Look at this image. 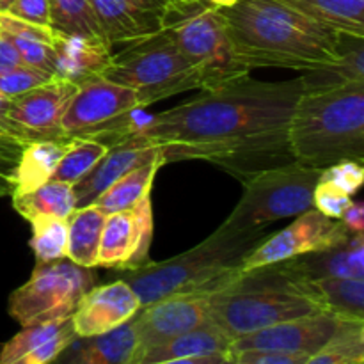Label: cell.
I'll return each mask as SVG.
<instances>
[{
    "mask_svg": "<svg viewBox=\"0 0 364 364\" xmlns=\"http://www.w3.org/2000/svg\"><path fill=\"white\" fill-rule=\"evenodd\" d=\"M75 338H77V334H75L73 326H71L70 322L59 334H55L52 340L45 341V343L39 345V347L25 352L20 358L13 359V361L6 364H52L57 358H59L60 352H63Z\"/></svg>",
    "mask_w": 364,
    "mask_h": 364,
    "instance_id": "74e56055",
    "label": "cell"
},
{
    "mask_svg": "<svg viewBox=\"0 0 364 364\" xmlns=\"http://www.w3.org/2000/svg\"><path fill=\"white\" fill-rule=\"evenodd\" d=\"M231 52L245 71H309L338 63L347 36L276 0H237L223 7Z\"/></svg>",
    "mask_w": 364,
    "mask_h": 364,
    "instance_id": "7a4b0ae2",
    "label": "cell"
},
{
    "mask_svg": "<svg viewBox=\"0 0 364 364\" xmlns=\"http://www.w3.org/2000/svg\"><path fill=\"white\" fill-rule=\"evenodd\" d=\"M100 78L134 89L142 109L180 92L205 89L198 68L166 32L128 43L119 53H112Z\"/></svg>",
    "mask_w": 364,
    "mask_h": 364,
    "instance_id": "8992f818",
    "label": "cell"
},
{
    "mask_svg": "<svg viewBox=\"0 0 364 364\" xmlns=\"http://www.w3.org/2000/svg\"><path fill=\"white\" fill-rule=\"evenodd\" d=\"M352 235L341 220L329 219L316 208H309L297 215L294 224L259 242L245 256L242 272L336 247L345 244Z\"/></svg>",
    "mask_w": 364,
    "mask_h": 364,
    "instance_id": "8fae6325",
    "label": "cell"
},
{
    "mask_svg": "<svg viewBox=\"0 0 364 364\" xmlns=\"http://www.w3.org/2000/svg\"><path fill=\"white\" fill-rule=\"evenodd\" d=\"M352 201H354L352 196H348L347 192L338 188L331 181L322 180V178L318 180L315 192H313V208H316L329 219L340 220Z\"/></svg>",
    "mask_w": 364,
    "mask_h": 364,
    "instance_id": "8d00e7d4",
    "label": "cell"
},
{
    "mask_svg": "<svg viewBox=\"0 0 364 364\" xmlns=\"http://www.w3.org/2000/svg\"><path fill=\"white\" fill-rule=\"evenodd\" d=\"M341 223L347 226L352 233H363L364 231V205L361 201H352L350 206L341 215Z\"/></svg>",
    "mask_w": 364,
    "mask_h": 364,
    "instance_id": "7bdbcfd3",
    "label": "cell"
},
{
    "mask_svg": "<svg viewBox=\"0 0 364 364\" xmlns=\"http://www.w3.org/2000/svg\"><path fill=\"white\" fill-rule=\"evenodd\" d=\"M53 52V75L73 82L75 85H82L92 78H100V73L112 57V45L102 39L63 34L55 31Z\"/></svg>",
    "mask_w": 364,
    "mask_h": 364,
    "instance_id": "d6986e66",
    "label": "cell"
},
{
    "mask_svg": "<svg viewBox=\"0 0 364 364\" xmlns=\"http://www.w3.org/2000/svg\"><path fill=\"white\" fill-rule=\"evenodd\" d=\"M162 159H156L153 162L146 164V166L135 167V169L128 171L127 174L119 178L117 181H114L95 203L96 210H100L105 215L110 213L123 212V210L132 208L134 205H137L142 198L151 194L153 181H155L156 173L160 171V167H164Z\"/></svg>",
    "mask_w": 364,
    "mask_h": 364,
    "instance_id": "f1b7e54d",
    "label": "cell"
},
{
    "mask_svg": "<svg viewBox=\"0 0 364 364\" xmlns=\"http://www.w3.org/2000/svg\"><path fill=\"white\" fill-rule=\"evenodd\" d=\"M304 92L326 91L352 82H364V38L347 36L338 63L306 71L301 77Z\"/></svg>",
    "mask_w": 364,
    "mask_h": 364,
    "instance_id": "4316f807",
    "label": "cell"
},
{
    "mask_svg": "<svg viewBox=\"0 0 364 364\" xmlns=\"http://www.w3.org/2000/svg\"><path fill=\"white\" fill-rule=\"evenodd\" d=\"M269 235L267 226L238 230L224 223L191 251L123 270L119 279L130 284L141 308L169 295H212L242 272L245 256Z\"/></svg>",
    "mask_w": 364,
    "mask_h": 364,
    "instance_id": "3957f363",
    "label": "cell"
},
{
    "mask_svg": "<svg viewBox=\"0 0 364 364\" xmlns=\"http://www.w3.org/2000/svg\"><path fill=\"white\" fill-rule=\"evenodd\" d=\"M109 151V146L95 139H68L64 155L60 156L52 180L63 181L73 187L80 181Z\"/></svg>",
    "mask_w": 364,
    "mask_h": 364,
    "instance_id": "1f68e13d",
    "label": "cell"
},
{
    "mask_svg": "<svg viewBox=\"0 0 364 364\" xmlns=\"http://www.w3.org/2000/svg\"><path fill=\"white\" fill-rule=\"evenodd\" d=\"M226 364H244V363H238V361H230V363H226Z\"/></svg>",
    "mask_w": 364,
    "mask_h": 364,
    "instance_id": "681fc988",
    "label": "cell"
},
{
    "mask_svg": "<svg viewBox=\"0 0 364 364\" xmlns=\"http://www.w3.org/2000/svg\"><path fill=\"white\" fill-rule=\"evenodd\" d=\"M162 32L173 39L185 59L198 68L205 91L249 75L231 52L223 11L205 0H169L164 13Z\"/></svg>",
    "mask_w": 364,
    "mask_h": 364,
    "instance_id": "52a82bcc",
    "label": "cell"
},
{
    "mask_svg": "<svg viewBox=\"0 0 364 364\" xmlns=\"http://www.w3.org/2000/svg\"><path fill=\"white\" fill-rule=\"evenodd\" d=\"M276 2L341 34L364 38V0H276Z\"/></svg>",
    "mask_w": 364,
    "mask_h": 364,
    "instance_id": "484cf974",
    "label": "cell"
},
{
    "mask_svg": "<svg viewBox=\"0 0 364 364\" xmlns=\"http://www.w3.org/2000/svg\"><path fill=\"white\" fill-rule=\"evenodd\" d=\"M205 2H208V4H212V6H215V7H219V9H223V7L233 6V4L237 2V0H205Z\"/></svg>",
    "mask_w": 364,
    "mask_h": 364,
    "instance_id": "bcb514c9",
    "label": "cell"
},
{
    "mask_svg": "<svg viewBox=\"0 0 364 364\" xmlns=\"http://www.w3.org/2000/svg\"><path fill=\"white\" fill-rule=\"evenodd\" d=\"M156 159H162L159 146L151 144L148 139L132 132L127 139L110 146L105 156L80 181L73 185L75 206L84 208L92 205L123 174Z\"/></svg>",
    "mask_w": 364,
    "mask_h": 364,
    "instance_id": "ac0fdd59",
    "label": "cell"
},
{
    "mask_svg": "<svg viewBox=\"0 0 364 364\" xmlns=\"http://www.w3.org/2000/svg\"><path fill=\"white\" fill-rule=\"evenodd\" d=\"M308 354H284V352H244L235 355L231 361L244 364H304Z\"/></svg>",
    "mask_w": 364,
    "mask_h": 364,
    "instance_id": "60d3db41",
    "label": "cell"
},
{
    "mask_svg": "<svg viewBox=\"0 0 364 364\" xmlns=\"http://www.w3.org/2000/svg\"><path fill=\"white\" fill-rule=\"evenodd\" d=\"M66 137L36 139L20 153L14 169V187L11 194H23L52 180L55 167L66 149Z\"/></svg>",
    "mask_w": 364,
    "mask_h": 364,
    "instance_id": "cb8c5ba5",
    "label": "cell"
},
{
    "mask_svg": "<svg viewBox=\"0 0 364 364\" xmlns=\"http://www.w3.org/2000/svg\"><path fill=\"white\" fill-rule=\"evenodd\" d=\"M13 208L28 223L41 217L68 219L77 210L73 187L63 181L50 180L41 187L23 194H11Z\"/></svg>",
    "mask_w": 364,
    "mask_h": 364,
    "instance_id": "83f0119b",
    "label": "cell"
},
{
    "mask_svg": "<svg viewBox=\"0 0 364 364\" xmlns=\"http://www.w3.org/2000/svg\"><path fill=\"white\" fill-rule=\"evenodd\" d=\"M141 311V301L123 279L92 287L78 301L71 326L77 338L107 334L130 322Z\"/></svg>",
    "mask_w": 364,
    "mask_h": 364,
    "instance_id": "2e32d148",
    "label": "cell"
},
{
    "mask_svg": "<svg viewBox=\"0 0 364 364\" xmlns=\"http://www.w3.org/2000/svg\"><path fill=\"white\" fill-rule=\"evenodd\" d=\"M322 171L290 162L255 174L244 181V194L224 223L249 230L301 215L313 208V192Z\"/></svg>",
    "mask_w": 364,
    "mask_h": 364,
    "instance_id": "ba28073f",
    "label": "cell"
},
{
    "mask_svg": "<svg viewBox=\"0 0 364 364\" xmlns=\"http://www.w3.org/2000/svg\"><path fill=\"white\" fill-rule=\"evenodd\" d=\"M304 364H364V322H345L336 336Z\"/></svg>",
    "mask_w": 364,
    "mask_h": 364,
    "instance_id": "d6a6232c",
    "label": "cell"
},
{
    "mask_svg": "<svg viewBox=\"0 0 364 364\" xmlns=\"http://www.w3.org/2000/svg\"><path fill=\"white\" fill-rule=\"evenodd\" d=\"M288 144L294 162L306 167L364 162V82L302 92L288 124Z\"/></svg>",
    "mask_w": 364,
    "mask_h": 364,
    "instance_id": "277c9868",
    "label": "cell"
},
{
    "mask_svg": "<svg viewBox=\"0 0 364 364\" xmlns=\"http://www.w3.org/2000/svg\"><path fill=\"white\" fill-rule=\"evenodd\" d=\"M205 322H208L206 295L180 294L151 302L132 318L135 334L134 354L180 336Z\"/></svg>",
    "mask_w": 364,
    "mask_h": 364,
    "instance_id": "5bb4252c",
    "label": "cell"
},
{
    "mask_svg": "<svg viewBox=\"0 0 364 364\" xmlns=\"http://www.w3.org/2000/svg\"><path fill=\"white\" fill-rule=\"evenodd\" d=\"M231 338L212 322H205L196 329L174 336L164 343L137 352L130 358L128 364H153L171 361V359L203 358V355L224 354L230 358Z\"/></svg>",
    "mask_w": 364,
    "mask_h": 364,
    "instance_id": "ffe728a7",
    "label": "cell"
},
{
    "mask_svg": "<svg viewBox=\"0 0 364 364\" xmlns=\"http://www.w3.org/2000/svg\"><path fill=\"white\" fill-rule=\"evenodd\" d=\"M304 288L322 311L364 322V279H306Z\"/></svg>",
    "mask_w": 364,
    "mask_h": 364,
    "instance_id": "d4e9b609",
    "label": "cell"
},
{
    "mask_svg": "<svg viewBox=\"0 0 364 364\" xmlns=\"http://www.w3.org/2000/svg\"><path fill=\"white\" fill-rule=\"evenodd\" d=\"M302 92L301 77L263 82L247 75L155 114L134 132L159 146L166 164L206 160L245 181L294 162L288 124Z\"/></svg>",
    "mask_w": 364,
    "mask_h": 364,
    "instance_id": "6da1fadb",
    "label": "cell"
},
{
    "mask_svg": "<svg viewBox=\"0 0 364 364\" xmlns=\"http://www.w3.org/2000/svg\"><path fill=\"white\" fill-rule=\"evenodd\" d=\"M208 320L235 338L274 323L322 311L304 288V276L288 262L240 272L220 290L206 295Z\"/></svg>",
    "mask_w": 364,
    "mask_h": 364,
    "instance_id": "5b68a950",
    "label": "cell"
},
{
    "mask_svg": "<svg viewBox=\"0 0 364 364\" xmlns=\"http://www.w3.org/2000/svg\"><path fill=\"white\" fill-rule=\"evenodd\" d=\"M95 281L91 269L75 265L68 258L38 263L28 281L9 295L7 311L21 327L70 318Z\"/></svg>",
    "mask_w": 364,
    "mask_h": 364,
    "instance_id": "9c48e42d",
    "label": "cell"
},
{
    "mask_svg": "<svg viewBox=\"0 0 364 364\" xmlns=\"http://www.w3.org/2000/svg\"><path fill=\"white\" fill-rule=\"evenodd\" d=\"M32 238L31 247L34 251L36 263H50L64 259L68 256V219H41L31 220Z\"/></svg>",
    "mask_w": 364,
    "mask_h": 364,
    "instance_id": "836d02e7",
    "label": "cell"
},
{
    "mask_svg": "<svg viewBox=\"0 0 364 364\" xmlns=\"http://www.w3.org/2000/svg\"><path fill=\"white\" fill-rule=\"evenodd\" d=\"M231 359L224 354L203 355V358H187V359H171V361L153 363V364H226Z\"/></svg>",
    "mask_w": 364,
    "mask_h": 364,
    "instance_id": "ee69618b",
    "label": "cell"
},
{
    "mask_svg": "<svg viewBox=\"0 0 364 364\" xmlns=\"http://www.w3.org/2000/svg\"><path fill=\"white\" fill-rule=\"evenodd\" d=\"M110 45H128L162 32L169 0H89Z\"/></svg>",
    "mask_w": 364,
    "mask_h": 364,
    "instance_id": "e0dca14e",
    "label": "cell"
},
{
    "mask_svg": "<svg viewBox=\"0 0 364 364\" xmlns=\"http://www.w3.org/2000/svg\"><path fill=\"white\" fill-rule=\"evenodd\" d=\"M7 109H9V100H6L0 96V124H2V127H7V128H16V130H21V128H18L16 124H14L9 117H7Z\"/></svg>",
    "mask_w": 364,
    "mask_h": 364,
    "instance_id": "f6af8a7d",
    "label": "cell"
},
{
    "mask_svg": "<svg viewBox=\"0 0 364 364\" xmlns=\"http://www.w3.org/2000/svg\"><path fill=\"white\" fill-rule=\"evenodd\" d=\"M77 89L73 82L53 75L38 87L9 100L7 117L31 135L32 141L63 137L60 119Z\"/></svg>",
    "mask_w": 364,
    "mask_h": 364,
    "instance_id": "9a60e30c",
    "label": "cell"
},
{
    "mask_svg": "<svg viewBox=\"0 0 364 364\" xmlns=\"http://www.w3.org/2000/svg\"><path fill=\"white\" fill-rule=\"evenodd\" d=\"M13 2H14V0H0V13H4V11L9 9V6Z\"/></svg>",
    "mask_w": 364,
    "mask_h": 364,
    "instance_id": "7dc6e473",
    "label": "cell"
},
{
    "mask_svg": "<svg viewBox=\"0 0 364 364\" xmlns=\"http://www.w3.org/2000/svg\"><path fill=\"white\" fill-rule=\"evenodd\" d=\"M105 213L89 205L77 208L68 217V256L75 265L92 269L96 267L100 237L105 223Z\"/></svg>",
    "mask_w": 364,
    "mask_h": 364,
    "instance_id": "f546056e",
    "label": "cell"
},
{
    "mask_svg": "<svg viewBox=\"0 0 364 364\" xmlns=\"http://www.w3.org/2000/svg\"><path fill=\"white\" fill-rule=\"evenodd\" d=\"M153 238L151 196L123 212L105 217L100 237L96 267L132 270L148 262Z\"/></svg>",
    "mask_w": 364,
    "mask_h": 364,
    "instance_id": "4fadbf2b",
    "label": "cell"
},
{
    "mask_svg": "<svg viewBox=\"0 0 364 364\" xmlns=\"http://www.w3.org/2000/svg\"><path fill=\"white\" fill-rule=\"evenodd\" d=\"M21 64H23V60H21L20 53L16 52L13 43L6 36L0 34V75L16 70Z\"/></svg>",
    "mask_w": 364,
    "mask_h": 364,
    "instance_id": "b9f144b4",
    "label": "cell"
},
{
    "mask_svg": "<svg viewBox=\"0 0 364 364\" xmlns=\"http://www.w3.org/2000/svg\"><path fill=\"white\" fill-rule=\"evenodd\" d=\"M178 2H196V0H178Z\"/></svg>",
    "mask_w": 364,
    "mask_h": 364,
    "instance_id": "c3c4849f",
    "label": "cell"
},
{
    "mask_svg": "<svg viewBox=\"0 0 364 364\" xmlns=\"http://www.w3.org/2000/svg\"><path fill=\"white\" fill-rule=\"evenodd\" d=\"M135 348L132 320L107 334L75 338L52 364H128Z\"/></svg>",
    "mask_w": 364,
    "mask_h": 364,
    "instance_id": "7402d4cb",
    "label": "cell"
},
{
    "mask_svg": "<svg viewBox=\"0 0 364 364\" xmlns=\"http://www.w3.org/2000/svg\"><path fill=\"white\" fill-rule=\"evenodd\" d=\"M9 16L28 23L50 27V4L48 0H14L9 9L4 11Z\"/></svg>",
    "mask_w": 364,
    "mask_h": 364,
    "instance_id": "ab89813d",
    "label": "cell"
},
{
    "mask_svg": "<svg viewBox=\"0 0 364 364\" xmlns=\"http://www.w3.org/2000/svg\"><path fill=\"white\" fill-rule=\"evenodd\" d=\"M71 322L70 318L64 320H55V322H45V323H36V326H27L21 327V331L18 334H14L9 341L2 345L0 348V364H6L13 359L20 358L25 352L32 350V348L39 347L45 341L52 340L55 334H59L68 323Z\"/></svg>",
    "mask_w": 364,
    "mask_h": 364,
    "instance_id": "e575fe53",
    "label": "cell"
},
{
    "mask_svg": "<svg viewBox=\"0 0 364 364\" xmlns=\"http://www.w3.org/2000/svg\"><path fill=\"white\" fill-rule=\"evenodd\" d=\"M288 263L306 279H364V235L354 233L345 244Z\"/></svg>",
    "mask_w": 364,
    "mask_h": 364,
    "instance_id": "44dd1931",
    "label": "cell"
},
{
    "mask_svg": "<svg viewBox=\"0 0 364 364\" xmlns=\"http://www.w3.org/2000/svg\"><path fill=\"white\" fill-rule=\"evenodd\" d=\"M345 322L327 311L299 316L287 322L274 323L265 329L235 338L230 347V359L244 352H284V354L313 355L322 350L338 334Z\"/></svg>",
    "mask_w": 364,
    "mask_h": 364,
    "instance_id": "7c38bea8",
    "label": "cell"
},
{
    "mask_svg": "<svg viewBox=\"0 0 364 364\" xmlns=\"http://www.w3.org/2000/svg\"><path fill=\"white\" fill-rule=\"evenodd\" d=\"M0 34H4L13 43L23 64L53 75V68H55L53 36H55V31L52 27H41V25L18 20L7 13H0Z\"/></svg>",
    "mask_w": 364,
    "mask_h": 364,
    "instance_id": "603a6c76",
    "label": "cell"
},
{
    "mask_svg": "<svg viewBox=\"0 0 364 364\" xmlns=\"http://www.w3.org/2000/svg\"><path fill=\"white\" fill-rule=\"evenodd\" d=\"M48 4L53 31L107 41L89 0H48Z\"/></svg>",
    "mask_w": 364,
    "mask_h": 364,
    "instance_id": "4dcf8cb0",
    "label": "cell"
},
{
    "mask_svg": "<svg viewBox=\"0 0 364 364\" xmlns=\"http://www.w3.org/2000/svg\"><path fill=\"white\" fill-rule=\"evenodd\" d=\"M320 178L331 181L338 188L347 192L348 196H354L364 181V162L361 160H341V162L323 169Z\"/></svg>",
    "mask_w": 364,
    "mask_h": 364,
    "instance_id": "f35d334b",
    "label": "cell"
},
{
    "mask_svg": "<svg viewBox=\"0 0 364 364\" xmlns=\"http://www.w3.org/2000/svg\"><path fill=\"white\" fill-rule=\"evenodd\" d=\"M52 77L53 75L36 70L27 64H21L16 70L0 75V96L6 100H13L23 92L31 91V89L38 87L39 84L50 80Z\"/></svg>",
    "mask_w": 364,
    "mask_h": 364,
    "instance_id": "d590c367",
    "label": "cell"
},
{
    "mask_svg": "<svg viewBox=\"0 0 364 364\" xmlns=\"http://www.w3.org/2000/svg\"><path fill=\"white\" fill-rule=\"evenodd\" d=\"M141 109L134 89L105 78H92L78 85L60 119V134L66 139H95L103 144L110 137L116 144L137 128L132 123Z\"/></svg>",
    "mask_w": 364,
    "mask_h": 364,
    "instance_id": "30bf717a",
    "label": "cell"
}]
</instances>
